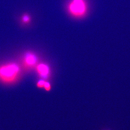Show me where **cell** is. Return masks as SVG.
I'll return each instance as SVG.
<instances>
[{
	"label": "cell",
	"instance_id": "1",
	"mask_svg": "<svg viewBox=\"0 0 130 130\" xmlns=\"http://www.w3.org/2000/svg\"><path fill=\"white\" fill-rule=\"evenodd\" d=\"M67 10L73 18H82L87 14L88 4L86 0H71L68 5Z\"/></svg>",
	"mask_w": 130,
	"mask_h": 130
},
{
	"label": "cell",
	"instance_id": "2",
	"mask_svg": "<svg viewBox=\"0 0 130 130\" xmlns=\"http://www.w3.org/2000/svg\"><path fill=\"white\" fill-rule=\"evenodd\" d=\"M19 69L14 64H9L0 67V79L7 83L14 81L18 77Z\"/></svg>",
	"mask_w": 130,
	"mask_h": 130
},
{
	"label": "cell",
	"instance_id": "3",
	"mask_svg": "<svg viewBox=\"0 0 130 130\" xmlns=\"http://www.w3.org/2000/svg\"><path fill=\"white\" fill-rule=\"evenodd\" d=\"M37 72L40 76L44 79H47L50 75V69L49 66L46 64L41 63L37 68Z\"/></svg>",
	"mask_w": 130,
	"mask_h": 130
},
{
	"label": "cell",
	"instance_id": "4",
	"mask_svg": "<svg viewBox=\"0 0 130 130\" xmlns=\"http://www.w3.org/2000/svg\"><path fill=\"white\" fill-rule=\"evenodd\" d=\"M25 61L27 66L29 67H32L37 63L38 58L34 54L28 53L26 55Z\"/></svg>",
	"mask_w": 130,
	"mask_h": 130
},
{
	"label": "cell",
	"instance_id": "5",
	"mask_svg": "<svg viewBox=\"0 0 130 130\" xmlns=\"http://www.w3.org/2000/svg\"><path fill=\"white\" fill-rule=\"evenodd\" d=\"M43 88L46 91H50L51 89V84L48 81H45Z\"/></svg>",
	"mask_w": 130,
	"mask_h": 130
},
{
	"label": "cell",
	"instance_id": "6",
	"mask_svg": "<svg viewBox=\"0 0 130 130\" xmlns=\"http://www.w3.org/2000/svg\"><path fill=\"white\" fill-rule=\"evenodd\" d=\"M45 81L44 79H40L37 83V87L40 88H43Z\"/></svg>",
	"mask_w": 130,
	"mask_h": 130
},
{
	"label": "cell",
	"instance_id": "7",
	"mask_svg": "<svg viewBox=\"0 0 130 130\" xmlns=\"http://www.w3.org/2000/svg\"><path fill=\"white\" fill-rule=\"evenodd\" d=\"M23 20L24 22L25 23H28L30 20L29 17L28 15H25L24 16Z\"/></svg>",
	"mask_w": 130,
	"mask_h": 130
}]
</instances>
